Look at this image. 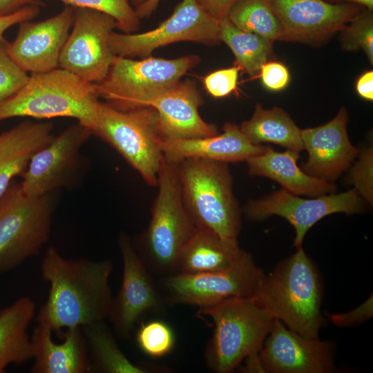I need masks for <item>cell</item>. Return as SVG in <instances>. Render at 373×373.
<instances>
[{
    "mask_svg": "<svg viewBox=\"0 0 373 373\" xmlns=\"http://www.w3.org/2000/svg\"><path fill=\"white\" fill-rule=\"evenodd\" d=\"M247 252L227 269L195 274H174L157 283L167 303L186 304L200 308L215 305L233 297L254 294L264 276Z\"/></svg>",
    "mask_w": 373,
    "mask_h": 373,
    "instance_id": "obj_10",
    "label": "cell"
},
{
    "mask_svg": "<svg viewBox=\"0 0 373 373\" xmlns=\"http://www.w3.org/2000/svg\"><path fill=\"white\" fill-rule=\"evenodd\" d=\"M73 8V24L61 50L59 68L96 84L105 78L115 59L109 37L117 22L104 12Z\"/></svg>",
    "mask_w": 373,
    "mask_h": 373,
    "instance_id": "obj_12",
    "label": "cell"
},
{
    "mask_svg": "<svg viewBox=\"0 0 373 373\" xmlns=\"http://www.w3.org/2000/svg\"><path fill=\"white\" fill-rule=\"evenodd\" d=\"M31 4L42 6L44 3L40 0H0V17L11 15Z\"/></svg>",
    "mask_w": 373,
    "mask_h": 373,
    "instance_id": "obj_42",
    "label": "cell"
},
{
    "mask_svg": "<svg viewBox=\"0 0 373 373\" xmlns=\"http://www.w3.org/2000/svg\"><path fill=\"white\" fill-rule=\"evenodd\" d=\"M240 70L236 66L209 74L203 80L206 90L215 98L229 95L236 89Z\"/></svg>",
    "mask_w": 373,
    "mask_h": 373,
    "instance_id": "obj_36",
    "label": "cell"
},
{
    "mask_svg": "<svg viewBox=\"0 0 373 373\" xmlns=\"http://www.w3.org/2000/svg\"><path fill=\"white\" fill-rule=\"evenodd\" d=\"M90 135L89 129L77 122L55 136L31 159L20 182L23 192L41 197L68 186L80 167V151Z\"/></svg>",
    "mask_w": 373,
    "mask_h": 373,
    "instance_id": "obj_15",
    "label": "cell"
},
{
    "mask_svg": "<svg viewBox=\"0 0 373 373\" xmlns=\"http://www.w3.org/2000/svg\"><path fill=\"white\" fill-rule=\"evenodd\" d=\"M74 21V8L65 5L56 15L45 20L19 23L16 37L8 42V52L12 60L30 74L59 68L61 50Z\"/></svg>",
    "mask_w": 373,
    "mask_h": 373,
    "instance_id": "obj_18",
    "label": "cell"
},
{
    "mask_svg": "<svg viewBox=\"0 0 373 373\" xmlns=\"http://www.w3.org/2000/svg\"><path fill=\"white\" fill-rule=\"evenodd\" d=\"M332 3H354L364 8L373 10V0H325Z\"/></svg>",
    "mask_w": 373,
    "mask_h": 373,
    "instance_id": "obj_44",
    "label": "cell"
},
{
    "mask_svg": "<svg viewBox=\"0 0 373 373\" xmlns=\"http://www.w3.org/2000/svg\"><path fill=\"white\" fill-rule=\"evenodd\" d=\"M52 329L38 323L31 336L32 373H93L85 338L80 327L66 329L64 341L56 343Z\"/></svg>",
    "mask_w": 373,
    "mask_h": 373,
    "instance_id": "obj_22",
    "label": "cell"
},
{
    "mask_svg": "<svg viewBox=\"0 0 373 373\" xmlns=\"http://www.w3.org/2000/svg\"><path fill=\"white\" fill-rule=\"evenodd\" d=\"M65 5L85 8L107 14L117 22V28L131 34L137 30L140 18L129 0H60Z\"/></svg>",
    "mask_w": 373,
    "mask_h": 373,
    "instance_id": "obj_32",
    "label": "cell"
},
{
    "mask_svg": "<svg viewBox=\"0 0 373 373\" xmlns=\"http://www.w3.org/2000/svg\"><path fill=\"white\" fill-rule=\"evenodd\" d=\"M200 61L195 55L171 59L149 56L141 60L115 56L105 78L94 84L99 97L114 108L137 109L149 106Z\"/></svg>",
    "mask_w": 373,
    "mask_h": 373,
    "instance_id": "obj_8",
    "label": "cell"
},
{
    "mask_svg": "<svg viewBox=\"0 0 373 373\" xmlns=\"http://www.w3.org/2000/svg\"><path fill=\"white\" fill-rule=\"evenodd\" d=\"M321 283L303 247L264 274L254 296L274 319L307 338H318L323 323Z\"/></svg>",
    "mask_w": 373,
    "mask_h": 373,
    "instance_id": "obj_2",
    "label": "cell"
},
{
    "mask_svg": "<svg viewBox=\"0 0 373 373\" xmlns=\"http://www.w3.org/2000/svg\"><path fill=\"white\" fill-rule=\"evenodd\" d=\"M52 194L29 197L12 182L0 198V274L37 255L49 239Z\"/></svg>",
    "mask_w": 373,
    "mask_h": 373,
    "instance_id": "obj_9",
    "label": "cell"
},
{
    "mask_svg": "<svg viewBox=\"0 0 373 373\" xmlns=\"http://www.w3.org/2000/svg\"><path fill=\"white\" fill-rule=\"evenodd\" d=\"M259 351L263 372L329 373L335 371L332 348L318 338L305 337L274 319Z\"/></svg>",
    "mask_w": 373,
    "mask_h": 373,
    "instance_id": "obj_17",
    "label": "cell"
},
{
    "mask_svg": "<svg viewBox=\"0 0 373 373\" xmlns=\"http://www.w3.org/2000/svg\"><path fill=\"white\" fill-rule=\"evenodd\" d=\"M238 0H197L200 6L212 17L220 21Z\"/></svg>",
    "mask_w": 373,
    "mask_h": 373,
    "instance_id": "obj_40",
    "label": "cell"
},
{
    "mask_svg": "<svg viewBox=\"0 0 373 373\" xmlns=\"http://www.w3.org/2000/svg\"><path fill=\"white\" fill-rule=\"evenodd\" d=\"M93 372L161 373L169 369L153 365L132 363L119 349L104 321L82 327Z\"/></svg>",
    "mask_w": 373,
    "mask_h": 373,
    "instance_id": "obj_27",
    "label": "cell"
},
{
    "mask_svg": "<svg viewBox=\"0 0 373 373\" xmlns=\"http://www.w3.org/2000/svg\"><path fill=\"white\" fill-rule=\"evenodd\" d=\"M220 38L233 52L236 66L252 77L271 57L273 42L238 28L227 17L220 21Z\"/></svg>",
    "mask_w": 373,
    "mask_h": 373,
    "instance_id": "obj_29",
    "label": "cell"
},
{
    "mask_svg": "<svg viewBox=\"0 0 373 373\" xmlns=\"http://www.w3.org/2000/svg\"><path fill=\"white\" fill-rule=\"evenodd\" d=\"M373 10L362 8L341 30L342 48L347 51L363 50L373 64Z\"/></svg>",
    "mask_w": 373,
    "mask_h": 373,
    "instance_id": "obj_31",
    "label": "cell"
},
{
    "mask_svg": "<svg viewBox=\"0 0 373 373\" xmlns=\"http://www.w3.org/2000/svg\"><path fill=\"white\" fill-rule=\"evenodd\" d=\"M8 45L6 39H0V101L17 92L29 78L9 55Z\"/></svg>",
    "mask_w": 373,
    "mask_h": 373,
    "instance_id": "obj_34",
    "label": "cell"
},
{
    "mask_svg": "<svg viewBox=\"0 0 373 373\" xmlns=\"http://www.w3.org/2000/svg\"><path fill=\"white\" fill-rule=\"evenodd\" d=\"M36 305L23 296L0 312V373L10 364L21 365L33 358L28 328L35 316Z\"/></svg>",
    "mask_w": 373,
    "mask_h": 373,
    "instance_id": "obj_26",
    "label": "cell"
},
{
    "mask_svg": "<svg viewBox=\"0 0 373 373\" xmlns=\"http://www.w3.org/2000/svg\"><path fill=\"white\" fill-rule=\"evenodd\" d=\"M263 86L271 91L284 90L290 82L288 68L278 61H269L264 64L260 70Z\"/></svg>",
    "mask_w": 373,
    "mask_h": 373,
    "instance_id": "obj_37",
    "label": "cell"
},
{
    "mask_svg": "<svg viewBox=\"0 0 373 373\" xmlns=\"http://www.w3.org/2000/svg\"><path fill=\"white\" fill-rule=\"evenodd\" d=\"M348 116L341 108L331 121L323 125L300 131L303 147L307 151V161L301 169L307 175L332 180L338 177L352 164L359 153L348 137Z\"/></svg>",
    "mask_w": 373,
    "mask_h": 373,
    "instance_id": "obj_19",
    "label": "cell"
},
{
    "mask_svg": "<svg viewBox=\"0 0 373 373\" xmlns=\"http://www.w3.org/2000/svg\"><path fill=\"white\" fill-rule=\"evenodd\" d=\"M146 1V0H131L133 4L135 6V8L143 3Z\"/></svg>",
    "mask_w": 373,
    "mask_h": 373,
    "instance_id": "obj_45",
    "label": "cell"
},
{
    "mask_svg": "<svg viewBox=\"0 0 373 373\" xmlns=\"http://www.w3.org/2000/svg\"><path fill=\"white\" fill-rule=\"evenodd\" d=\"M158 192L149 225L135 249L151 273H175L178 256L196 227L185 207L178 165L165 159L157 176Z\"/></svg>",
    "mask_w": 373,
    "mask_h": 373,
    "instance_id": "obj_5",
    "label": "cell"
},
{
    "mask_svg": "<svg viewBox=\"0 0 373 373\" xmlns=\"http://www.w3.org/2000/svg\"><path fill=\"white\" fill-rule=\"evenodd\" d=\"M363 209L362 198L355 188L312 199L298 198L283 188L265 198L249 200L244 211L251 220H262L273 215L285 218L295 229L294 245L297 249L303 247L307 231L325 216L339 212L352 214Z\"/></svg>",
    "mask_w": 373,
    "mask_h": 373,
    "instance_id": "obj_13",
    "label": "cell"
},
{
    "mask_svg": "<svg viewBox=\"0 0 373 373\" xmlns=\"http://www.w3.org/2000/svg\"><path fill=\"white\" fill-rule=\"evenodd\" d=\"M253 144L270 142L299 153L304 149L300 129L282 108L265 109L258 103L250 119L239 126Z\"/></svg>",
    "mask_w": 373,
    "mask_h": 373,
    "instance_id": "obj_28",
    "label": "cell"
},
{
    "mask_svg": "<svg viewBox=\"0 0 373 373\" xmlns=\"http://www.w3.org/2000/svg\"><path fill=\"white\" fill-rule=\"evenodd\" d=\"M372 295L358 307L343 314H331L332 322L339 327L352 326L363 323L373 315Z\"/></svg>",
    "mask_w": 373,
    "mask_h": 373,
    "instance_id": "obj_38",
    "label": "cell"
},
{
    "mask_svg": "<svg viewBox=\"0 0 373 373\" xmlns=\"http://www.w3.org/2000/svg\"><path fill=\"white\" fill-rule=\"evenodd\" d=\"M180 41L215 45L220 41V22L197 0H182L172 15L156 28L138 34L113 31L109 45L115 56L146 58L156 48Z\"/></svg>",
    "mask_w": 373,
    "mask_h": 373,
    "instance_id": "obj_11",
    "label": "cell"
},
{
    "mask_svg": "<svg viewBox=\"0 0 373 373\" xmlns=\"http://www.w3.org/2000/svg\"><path fill=\"white\" fill-rule=\"evenodd\" d=\"M245 252L237 240L225 239L211 231L196 227L180 253L175 274H195L227 269Z\"/></svg>",
    "mask_w": 373,
    "mask_h": 373,
    "instance_id": "obj_25",
    "label": "cell"
},
{
    "mask_svg": "<svg viewBox=\"0 0 373 373\" xmlns=\"http://www.w3.org/2000/svg\"><path fill=\"white\" fill-rule=\"evenodd\" d=\"M136 342L145 354L152 358H160L173 348L175 334L165 322L151 321L140 325L136 334Z\"/></svg>",
    "mask_w": 373,
    "mask_h": 373,
    "instance_id": "obj_33",
    "label": "cell"
},
{
    "mask_svg": "<svg viewBox=\"0 0 373 373\" xmlns=\"http://www.w3.org/2000/svg\"><path fill=\"white\" fill-rule=\"evenodd\" d=\"M202 95L191 80L180 81L153 99L149 106L155 110L162 139H191L218 134L216 126L200 115Z\"/></svg>",
    "mask_w": 373,
    "mask_h": 373,
    "instance_id": "obj_20",
    "label": "cell"
},
{
    "mask_svg": "<svg viewBox=\"0 0 373 373\" xmlns=\"http://www.w3.org/2000/svg\"><path fill=\"white\" fill-rule=\"evenodd\" d=\"M50 122L26 120L0 135V198L15 177L23 175L34 156L55 137Z\"/></svg>",
    "mask_w": 373,
    "mask_h": 373,
    "instance_id": "obj_23",
    "label": "cell"
},
{
    "mask_svg": "<svg viewBox=\"0 0 373 373\" xmlns=\"http://www.w3.org/2000/svg\"><path fill=\"white\" fill-rule=\"evenodd\" d=\"M227 18L238 28L274 42L283 41L280 23L267 0H238Z\"/></svg>",
    "mask_w": 373,
    "mask_h": 373,
    "instance_id": "obj_30",
    "label": "cell"
},
{
    "mask_svg": "<svg viewBox=\"0 0 373 373\" xmlns=\"http://www.w3.org/2000/svg\"><path fill=\"white\" fill-rule=\"evenodd\" d=\"M298 158V152L287 149L280 153L267 146L262 153L246 162L250 175L274 180L295 195L317 197L335 191L334 184L305 173L297 164Z\"/></svg>",
    "mask_w": 373,
    "mask_h": 373,
    "instance_id": "obj_24",
    "label": "cell"
},
{
    "mask_svg": "<svg viewBox=\"0 0 373 373\" xmlns=\"http://www.w3.org/2000/svg\"><path fill=\"white\" fill-rule=\"evenodd\" d=\"M200 309L213 323L204 359L217 373L231 372L248 356L258 353L274 320L254 295L230 298Z\"/></svg>",
    "mask_w": 373,
    "mask_h": 373,
    "instance_id": "obj_4",
    "label": "cell"
},
{
    "mask_svg": "<svg viewBox=\"0 0 373 373\" xmlns=\"http://www.w3.org/2000/svg\"><path fill=\"white\" fill-rule=\"evenodd\" d=\"M177 165L183 200L195 227L237 240L241 213L228 163L188 158Z\"/></svg>",
    "mask_w": 373,
    "mask_h": 373,
    "instance_id": "obj_6",
    "label": "cell"
},
{
    "mask_svg": "<svg viewBox=\"0 0 373 373\" xmlns=\"http://www.w3.org/2000/svg\"><path fill=\"white\" fill-rule=\"evenodd\" d=\"M94 84L57 68L32 73L15 94L0 101V121L12 117H71L88 128L99 103Z\"/></svg>",
    "mask_w": 373,
    "mask_h": 373,
    "instance_id": "obj_3",
    "label": "cell"
},
{
    "mask_svg": "<svg viewBox=\"0 0 373 373\" xmlns=\"http://www.w3.org/2000/svg\"><path fill=\"white\" fill-rule=\"evenodd\" d=\"M283 32V41L316 43L341 30L363 7L325 0H267Z\"/></svg>",
    "mask_w": 373,
    "mask_h": 373,
    "instance_id": "obj_16",
    "label": "cell"
},
{
    "mask_svg": "<svg viewBox=\"0 0 373 373\" xmlns=\"http://www.w3.org/2000/svg\"><path fill=\"white\" fill-rule=\"evenodd\" d=\"M118 245L123 263L122 280L118 293L113 298L108 318L116 334L127 339L144 314L160 311L166 303L130 238L121 233Z\"/></svg>",
    "mask_w": 373,
    "mask_h": 373,
    "instance_id": "obj_14",
    "label": "cell"
},
{
    "mask_svg": "<svg viewBox=\"0 0 373 373\" xmlns=\"http://www.w3.org/2000/svg\"><path fill=\"white\" fill-rule=\"evenodd\" d=\"M348 182L354 185L358 193L370 204L373 202V149H364L359 160L350 170Z\"/></svg>",
    "mask_w": 373,
    "mask_h": 373,
    "instance_id": "obj_35",
    "label": "cell"
},
{
    "mask_svg": "<svg viewBox=\"0 0 373 373\" xmlns=\"http://www.w3.org/2000/svg\"><path fill=\"white\" fill-rule=\"evenodd\" d=\"M41 6L38 4L28 5L11 15L0 17V39H5L4 33L10 27L36 17Z\"/></svg>",
    "mask_w": 373,
    "mask_h": 373,
    "instance_id": "obj_39",
    "label": "cell"
},
{
    "mask_svg": "<svg viewBox=\"0 0 373 373\" xmlns=\"http://www.w3.org/2000/svg\"><path fill=\"white\" fill-rule=\"evenodd\" d=\"M356 90L362 98L373 100V71L368 70L363 73L357 79Z\"/></svg>",
    "mask_w": 373,
    "mask_h": 373,
    "instance_id": "obj_41",
    "label": "cell"
},
{
    "mask_svg": "<svg viewBox=\"0 0 373 373\" xmlns=\"http://www.w3.org/2000/svg\"><path fill=\"white\" fill-rule=\"evenodd\" d=\"M113 266L108 260L68 259L57 249H47L41 263L42 278L50 284L38 323L56 334L108 318L113 294L109 279Z\"/></svg>",
    "mask_w": 373,
    "mask_h": 373,
    "instance_id": "obj_1",
    "label": "cell"
},
{
    "mask_svg": "<svg viewBox=\"0 0 373 373\" xmlns=\"http://www.w3.org/2000/svg\"><path fill=\"white\" fill-rule=\"evenodd\" d=\"M88 129L113 147L148 184L157 186L164 157L154 108L121 111L99 102Z\"/></svg>",
    "mask_w": 373,
    "mask_h": 373,
    "instance_id": "obj_7",
    "label": "cell"
},
{
    "mask_svg": "<svg viewBox=\"0 0 373 373\" xmlns=\"http://www.w3.org/2000/svg\"><path fill=\"white\" fill-rule=\"evenodd\" d=\"M160 146L164 159L174 164L188 158L227 163L246 161L262 153L266 147L251 143L239 126L232 123L225 124L220 135L191 139H162Z\"/></svg>",
    "mask_w": 373,
    "mask_h": 373,
    "instance_id": "obj_21",
    "label": "cell"
},
{
    "mask_svg": "<svg viewBox=\"0 0 373 373\" xmlns=\"http://www.w3.org/2000/svg\"><path fill=\"white\" fill-rule=\"evenodd\" d=\"M162 0H146L135 8L138 17L142 19L149 16Z\"/></svg>",
    "mask_w": 373,
    "mask_h": 373,
    "instance_id": "obj_43",
    "label": "cell"
}]
</instances>
